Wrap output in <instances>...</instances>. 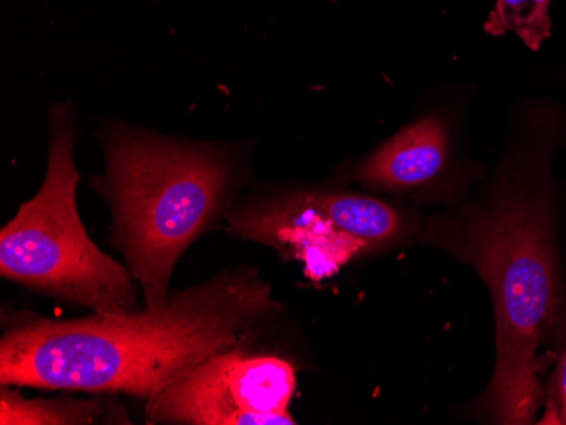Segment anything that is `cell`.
<instances>
[{
    "mask_svg": "<svg viewBox=\"0 0 566 425\" xmlns=\"http://www.w3.org/2000/svg\"><path fill=\"white\" fill-rule=\"evenodd\" d=\"M549 6L552 0H495L483 30L494 36L514 33L531 50H539L552 34Z\"/></svg>",
    "mask_w": 566,
    "mask_h": 425,
    "instance_id": "9c48e42d",
    "label": "cell"
},
{
    "mask_svg": "<svg viewBox=\"0 0 566 425\" xmlns=\"http://www.w3.org/2000/svg\"><path fill=\"white\" fill-rule=\"evenodd\" d=\"M553 135H534L509 153L486 208L467 212L461 252L494 300L497 363L486 405L499 424H530L542 404L537 349L558 314L549 153Z\"/></svg>",
    "mask_w": 566,
    "mask_h": 425,
    "instance_id": "7a4b0ae2",
    "label": "cell"
},
{
    "mask_svg": "<svg viewBox=\"0 0 566 425\" xmlns=\"http://www.w3.org/2000/svg\"><path fill=\"white\" fill-rule=\"evenodd\" d=\"M270 306L256 272L226 269L160 309L19 323L0 341V383L149 399L238 346Z\"/></svg>",
    "mask_w": 566,
    "mask_h": 425,
    "instance_id": "6da1fadb",
    "label": "cell"
},
{
    "mask_svg": "<svg viewBox=\"0 0 566 425\" xmlns=\"http://www.w3.org/2000/svg\"><path fill=\"white\" fill-rule=\"evenodd\" d=\"M229 224L231 233L275 247L321 280L399 236L402 215L375 196L311 189L241 205Z\"/></svg>",
    "mask_w": 566,
    "mask_h": 425,
    "instance_id": "5b68a950",
    "label": "cell"
},
{
    "mask_svg": "<svg viewBox=\"0 0 566 425\" xmlns=\"http://www.w3.org/2000/svg\"><path fill=\"white\" fill-rule=\"evenodd\" d=\"M75 145V109L70 103L55 104L43 185L0 233V273L92 312H138L132 273L95 246L78 215Z\"/></svg>",
    "mask_w": 566,
    "mask_h": 425,
    "instance_id": "277c9868",
    "label": "cell"
},
{
    "mask_svg": "<svg viewBox=\"0 0 566 425\" xmlns=\"http://www.w3.org/2000/svg\"><path fill=\"white\" fill-rule=\"evenodd\" d=\"M451 142L441 117L424 116L381 142L356 163L349 177L387 192H418L440 182L450 170Z\"/></svg>",
    "mask_w": 566,
    "mask_h": 425,
    "instance_id": "52a82bcc",
    "label": "cell"
},
{
    "mask_svg": "<svg viewBox=\"0 0 566 425\" xmlns=\"http://www.w3.org/2000/svg\"><path fill=\"white\" fill-rule=\"evenodd\" d=\"M553 408H555V424H566V349L562 354L555 379H553Z\"/></svg>",
    "mask_w": 566,
    "mask_h": 425,
    "instance_id": "30bf717a",
    "label": "cell"
},
{
    "mask_svg": "<svg viewBox=\"0 0 566 425\" xmlns=\"http://www.w3.org/2000/svg\"><path fill=\"white\" fill-rule=\"evenodd\" d=\"M104 405L95 400H25L19 393L2 389L0 424L2 425H85L101 418Z\"/></svg>",
    "mask_w": 566,
    "mask_h": 425,
    "instance_id": "ba28073f",
    "label": "cell"
},
{
    "mask_svg": "<svg viewBox=\"0 0 566 425\" xmlns=\"http://www.w3.org/2000/svg\"><path fill=\"white\" fill-rule=\"evenodd\" d=\"M97 139L104 171L91 185L109 204L114 244L143 288L146 309H160L178 259L240 182V151L120 120L102 124Z\"/></svg>",
    "mask_w": 566,
    "mask_h": 425,
    "instance_id": "3957f363",
    "label": "cell"
},
{
    "mask_svg": "<svg viewBox=\"0 0 566 425\" xmlns=\"http://www.w3.org/2000/svg\"><path fill=\"white\" fill-rule=\"evenodd\" d=\"M297 376L287 361L228 349L149 396L153 424L294 425L289 405Z\"/></svg>",
    "mask_w": 566,
    "mask_h": 425,
    "instance_id": "8992f818",
    "label": "cell"
}]
</instances>
